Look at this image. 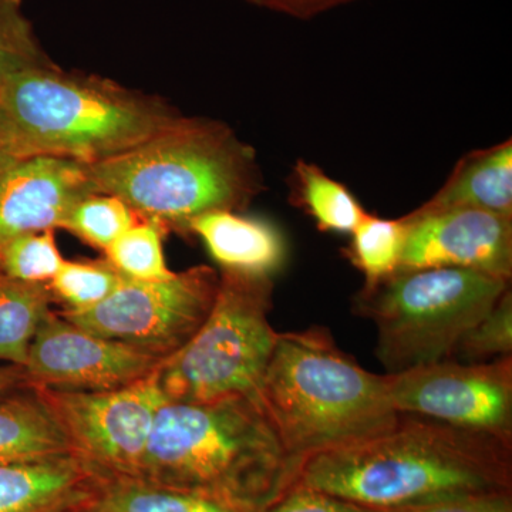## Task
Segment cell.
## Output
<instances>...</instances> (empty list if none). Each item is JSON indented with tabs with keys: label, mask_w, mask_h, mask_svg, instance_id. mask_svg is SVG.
Instances as JSON below:
<instances>
[{
	"label": "cell",
	"mask_w": 512,
	"mask_h": 512,
	"mask_svg": "<svg viewBox=\"0 0 512 512\" xmlns=\"http://www.w3.org/2000/svg\"><path fill=\"white\" fill-rule=\"evenodd\" d=\"M295 485L376 511L512 493V441L402 413L392 429L306 461Z\"/></svg>",
	"instance_id": "1"
},
{
	"label": "cell",
	"mask_w": 512,
	"mask_h": 512,
	"mask_svg": "<svg viewBox=\"0 0 512 512\" xmlns=\"http://www.w3.org/2000/svg\"><path fill=\"white\" fill-rule=\"evenodd\" d=\"M141 480L227 512H264L291 490L296 474L261 399L237 394L165 402Z\"/></svg>",
	"instance_id": "2"
},
{
	"label": "cell",
	"mask_w": 512,
	"mask_h": 512,
	"mask_svg": "<svg viewBox=\"0 0 512 512\" xmlns=\"http://www.w3.org/2000/svg\"><path fill=\"white\" fill-rule=\"evenodd\" d=\"M298 480L306 461L392 429L386 375L367 372L326 329L279 333L259 389Z\"/></svg>",
	"instance_id": "3"
},
{
	"label": "cell",
	"mask_w": 512,
	"mask_h": 512,
	"mask_svg": "<svg viewBox=\"0 0 512 512\" xmlns=\"http://www.w3.org/2000/svg\"><path fill=\"white\" fill-rule=\"evenodd\" d=\"M87 173L94 192L121 198L140 220L183 231L205 212L245 210L262 190L254 150L231 128L184 116Z\"/></svg>",
	"instance_id": "4"
},
{
	"label": "cell",
	"mask_w": 512,
	"mask_h": 512,
	"mask_svg": "<svg viewBox=\"0 0 512 512\" xmlns=\"http://www.w3.org/2000/svg\"><path fill=\"white\" fill-rule=\"evenodd\" d=\"M0 110L28 156L93 164L157 136L181 119L165 101L55 63L13 74Z\"/></svg>",
	"instance_id": "5"
},
{
	"label": "cell",
	"mask_w": 512,
	"mask_h": 512,
	"mask_svg": "<svg viewBox=\"0 0 512 512\" xmlns=\"http://www.w3.org/2000/svg\"><path fill=\"white\" fill-rule=\"evenodd\" d=\"M510 281L474 269H403L356 296L377 328L387 375L450 359L458 340L494 308Z\"/></svg>",
	"instance_id": "6"
},
{
	"label": "cell",
	"mask_w": 512,
	"mask_h": 512,
	"mask_svg": "<svg viewBox=\"0 0 512 512\" xmlns=\"http://www.w3.org/2000/svg\"><path fill=\"white\" fill-rule=\"evenodd\" d=\"M269 276L222 271L217 298L200 330L158 369L168 402L202 403L259 397L278 332L269 322Z\"/></svg>",
	"instance_id": "7"
},
{
	"label": "cell",
	"mask_w": 512,
	"mask_h": 512,
	"mask_svg": "<svg viewBox=\"0 0 512 512\" xmlns=\"http://www.w3.org/2000/svg\"><path fill=\"white\" fill-rule=\"evenodd\" d=\"M220 275L210 266L174 272L163 281L121 279L106 301L64 319L138 352L165 360L200 330L217 298Z\"/></svg>",
	"instance_id": "8"
},
{
	"label": "cell",
	"mask_w": 512,
	"mask_h": 512,
	"mask_svg": "<svg viewBox=\"0 0 512 512\" xmlns=\"http://www.w3.org/2000/svg\"><path fill=\"white\" fill-rule=\"evenodd\" d=\"M33 389L56 417L74 456L107 478H143L154 419L158 409L168 402L158 370L121 389Z\"/></svg>",
	"instance_id": "9"
},
{
	"label": "cell",
	"mask_w": 512,
	"mask_h": 512,
	"mask_svg": "<svg viewBox=\"0 0 512 512\" xmlns=\"http://www.w3.org/2000/svg\"><path fill=\"white\" fill-rule=\"evenodd\" d=\"M386 377L397 412L512 441V356L483 363L448 359Z\"/></svg>",
	"instance_id": "10"
},
{
	"label": "cell",
	"mask_w": 512,
	"mask_h": 512,
	"mask_svg": "<svg viewBox=\"0 0 512 512\" xmlns=\"http://www.w3.org/2000/svg\"><path fill=\"white\" fill-rule=\"evenodd\" d=\"M164 360L101 338L52 311L30 345V386L101 392L121 389L156 373Z\"/></svg>",
	"instance_id": "11"
},
{
	"label": "cell",
	"mask_w": 512,
	"mask_h": 512,
	"mask_svg": "<svg viewBox=\"0 0 512 512\" xmlns=\"http://www.w3.org/2000/svg\"><path fill=\"white\" fill-rule=\"evenodd\" d=\"M404 218L410 228L399 271L463 268L510 281L512 217L480 210H450Z\"/></svg>",
	"instance_id": "12"
},
{
	"label": "cell",
	"mask_w": 512,
	"mask_h": 512,
	"mask_svg": "<svg viewBox=\"0 0 512 512\" xmlns=\"http://www.w3.org/2000/svg\"><path fill=\"white\" fill-rule=\"evenodd\" d=\"M93 192L82 161L23 158L0 175V248L19 235L63 228L74 205Z\"/></svg>",
	"instance_id": "13"
},
{
	"label": "cell",
	"mask_w": 512,
	"mask_h": 512,
	"mask_svg": "<svg viewBox=\"0 0 512 512\" xmlns=\"http://www.w3.org/2000/svg\"><path fill=\"white\" fill-rule=\"evenodd\" d=\"M107 480L74 454L0 464V512H93Z\"/></svg>",
	"instance_id": "14"
},
{
	"label": "cell",
	"mask_w": 512,
	"mask_h": 512,
	"mask_svg": "<svg viewBox=\"0 0 512 512\" xmlns=\"http://www.w3.org/2000/svg\"><path fill=\"white\" fill-rule=\"evenodd\" d=\"M187 232L201 238L225 272L271 278L285 264L284 235L262 218L245 217L238 211H210L192 218Z\"/></svg>",
	"instance_id": "15"
},
{
	"label": "cell",
	"mask_w": 512,
	"mask_h": 512,
	"mask_svg": "<svg viewBox=\"0 0 512 512\" xmlns=\"http://www.w3.org/2000/svg\"><path fill=\"white\" fill-rule=\"evenodd\" d=\"M450 210H480L512 217L511 140L461 158L446 184L407 215L419 218Z\"/></svg>",
	"instance_id": "16"
},
{
	"label": "cell",
	"mask_w": 512,
	"mask_h": 512,
	"mask_svg": "<svg viewBox=\"0 0 512 512\" xmlns=\"http://www.w3.org/2000/svg\"><path fill=\"white\" fill-rule=\"evenodd\" d=\"M73 454L62 427L35 389L0 399V464Z\"/></svg>",
	"instance_id": "17"
},
{
	"label": "cell",
	"mask_w": 512,
	"mask_h": 512,
	"mask_svg": "<svg viewBox=\"0 0 512 512\" xmlns=\"http://www.w3.org/2000/svg\"><path fill=\"white\" fill-rule=\"evenodd\" d=\"M52 301L49 285L0 275V362L26 365L37 330L52 312Z\"/></svg>",
	"instance_id": "18"
},
{
	"label": "cell",
	"mask_w": 512,
	"mask_h": 512,
	"mask_svg": "<svg viewBox=\"0 0 512 512\" xmlns=\"http://www.w3.org/2000/svg\"><path fill=\"white\" fill-rule=\"evenodd\" d=\"M292 194L293 202L301 205L322 231L352 234L366 214L345 185L306 161L299 160L293 168Z\"/></svg>",
	"instance_id": "19"
},
{
	"label": "cell",
	"mask_w": 512,
	"mask_h": 512,
	"mask_svg": "<svg viewBox=\"0 0 512 512\" xmlns=\"http://www.w3.org/2000/svg\"><path fill=\"white\" fill-rule=\"evenodd\" d=\"M410 224L406 218L383 220L366 212L352 231L349 255L365 275V288L399 271Z\"/></svg>",
	"instance_id": "20"
},
{
	"label": "cell",
	"mask_w": 512,
	"mask_h": 512,
	"mask_svg": "<svg viewBox=\"0 0 512 512\" xmlns=\"http://www.w3.org/2000/svg\"><path fill=\"white\" fill-rule=\"evenodd\" d=\"M93 512H227L141 478H109Z\"/></svg>",
	"instance_id": "21"
},
{
	"label": "cell",
	"mask_w": 512,
	"mask_h": 512,
	"mask_svg": "<svg viewBox=\"0 0 512 512\" xmlns=\"http://www.w3.org/2000/svg\"><path fill=\"white\" fill-rule=\"evenodd\" d=\"M167 228L160 222L140 220L104 254L124 278L134 281H163L174 275L165 262L163 239Z\"/></svg>",
	"instance_id": "22"
},
{
	"label": "cell",
	"mask_w": 512,
	"mask_h": 512,
	"mask_svg": "<svg viewBox=\"0 0 512 512\" xmlns=\"http://www.w3.org/2000/svg\"><path fill=\"white\" fill-rule=\"evenodd\" d=\"M140 221L136 212L110 194L93 192L72 208L63 229L92 247L106 252L133 225Z\"/></svg>",
	"instance_id": "23"
},
{
	"label": "cell",
	"mask_w": 512,
	"mask_h": 512,
	"mask_svg": "<svg viewBox=\"0 0 512 512\" xmlns=\"http://www.w3.org/2000/svg\"><path fill=\"white\" fill-rule=\"evenodd\" d=\"M123 276L106 258L99 261H66L60 266L49 288L60 299L63 311L83 312L92 309L116 291Z\"/></svg>",
	"instance_id": "24"
},
{
	"label": "cell",
	"mask_w": 512,
	"mask_h": 512,
	"mask_svg": "<svg viewBox=\"0 0 512 512\" xmlns=\"http://www.w3.org/2000/svg\"><path fill=\"white\" fill-rule=\"evenodd\" d=\"M63 262L55 229L19 235L0 248V275L15 281L49 285Z\"/></svg>",
	"instance_id": "25"
},
{
	"label": "cell",
	"mask_w": 512,
	"mask_h": 512,
	"mask_svg": "<svg viewBox=\"0 0 512 512\" xmlns=\"http://www.w3.org/2000/svg\"><path fill=\"white\" fill-rule=\"evenodd\" d=\"M50 63L23 10V0H0V89L13 74Z\"/></svg>",
	"instance_id": "26"
},
{
	"label": "cell",
	"mask_w": 512,
	"mask_h": 512,
	"mask_svg": "<svg viewBox=\"0 0 512 512\" xmlns=\"http://www.w3.org/2000/svg\"><path fill=\"white\" fill-rule=\"evenodd\" d=\"M512 353V295L510 289L493 309L458 340L453 355L461 363H483Z\"/></svg>",
	"instance_id": "27"
},
{
	"label": "cell",
	"mask_w": 512,
	"mask_h": 512,
	"mask_svg": "<svg viewBox=\"0 0 512 512\" xmlns=\"http://www.w3.org/2000/svg\"><path fill=\"white\" fill-rule=\"evenodd\" d=\"M264 512H380L372 508L362 507L322 493V491L312 490V488L295 485L291 490L279 498L275 504L266 508Z\"/></svg>",
	"instance_id": "28"
},
{
	"label": "cell",
	"mask_w": 512,
	"mask_h": 512,
	"mask_svg": "<svg viewBox=\"0 0 512 512\" xmlns=\"http://www.w3.org/2000/svg\"><path fill=\"white\" fill-rule=\"evenodd\" d=\"M380 512H512V493L458 495L413 507Z\"/></svg>",
	"instance_id": "29"
},
{
	"label": "cell",
	"mask_w": 512,
	"mask_h": 512,
	"mask_svg": "<svg viewBox=\"0 0 512 512\" xmlns=\"http://www.w3.org/2000/svg\"><path fill=\"white\" fill-rule=\"evenodd\" d=\"M350 2L353 0H259L258 6L296 19H311Z\"/></svg>",
	"instance_id": "30"
},
{
	"label": "cell",
	"mask_w": 512,
	"mask_h": 512,
	"mask_svg": "<svg viewBox=\"0 0 512 512\" xmlns=\"http://www.w3.org/2000/svg\"><path fill=\"white\" fill-rule=\"evenodd\" d=\"M26 157H29L28 154L23 150L15 131L0 110V175Z\"/></svg>",
	"instance_id": "31"
},
{
	"label": "cell",
	"mask_w": 512,
	"mask_h": 512,
	"mask_svg": "<svg viewBox=\"0 0 512 512\" xmlns=\"http://www.w3.org/2000/svg\"><path fill=\"white\" fill-rule=\"evenodd\" d=\"M26 389H32V386L23 367L0 366V399Z\"/></svg>",
	"instance_id": "32"
},
{
	"label": "cell",
	"mask_w": 512,
	"mask_h": 512,
	"mask_svg": "<svg viewBox=\"0 0 512 512\" xmlns=\"http://www.w3.org/2000/svg\"><path fill=\"white\" fill-rule=\"evenodd\" d=\"M248 2L254 3V5L258 6L259 0H248Z\"/></svg>",
	"instance_id": "33"
}]
</instances>
